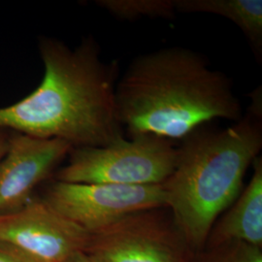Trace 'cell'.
Returning <instances> with one entry per match:
<instances>
[{
  "instance_id": "1",
  "label": "cell",
  "mask_w": 262,
  "mask_h": 262,
  "mask_svg": "<svg viewBox=\"0 0 262 262\" xmlns=\"http://www.w3.org/2000/svg\"><path fill=\"white\" fill-rule=\"evenodd\" d=\"M38 50L43 79L28 96L0 107V127L59 139L72 149L105 147L124 138L116 105L118 61H103L93 36L74 49L40 36Z\"/></svg>"
},
{
  "instance_id": "2",
  "label": "cell",
  "mask_w": 262,
  "mask_h": 262,
  "mask_svg": "<svg viewBox=\"0 0 262 262\" xmlns=\"http://www.w3.org/2000/svg\"><path fill=\"white\" fill-rule=\"evenodd\" d=\"M116 105L129 137L183 140L207 122L243 118L229 78L212 69L199 53L183 47L135 57L118 81Z\"/></svg>"
},
{
  "instance_id": "3",
  "label": "cell",
  "mask_w": 262,
  "mask_h": 262,
  "mask_svg": "<svg viewBox=\"0 0 262 262\" xmlns=\"http://www.w3.org/2000/svg\"><path fill=\"white\" fill-rule=\"evenodd\" d=\"M175 170L162 185L165 208L189 250H201L216 220L235 202L246 172L262 149L261 118L249 112L222 130L190 133Z\"/></svg>"
},
{
  "instance_id": "4",
  "label": "cell",
  "mask_w": 262,
  "mask_h": 262,
  "mask_svg": "<svg viewBox=\"0 0 262 262\" xmlns=\"http://www.w3.org/2000/svg\"><path fill=\"white\" fill-rule=\"evenodd\" d=\"M55 180L75 184L162 185L178 160L173 141L151 135L122 138L105 147L75 148Z\"/></svg>"
},
{
  "instance_id": "5",
  "label": "cell",
  "mask_w": 262,
  "mask_h": 262,
  "mask_svg": "<svg viewBox=\"0 0 262 262\" xmlns=\"http://www.w3.org/2000/svg\"><path fill=\"white\" fill-rule=\"evenodd\" d=\"M59 215L94 233L136 212L165 208L163 185L75 184L53 180L40 197Z\"/></svg>"
},
{
  "instance_id": "6",
  "label": "cell",
  "mask_w": 262,
  "mask_h": 262,
  "mask_svg": "<svg viewBox=\"0 0 262 262\" xmlns=\"http://www.w3.org/2000/svg\"><path fill=\"white\" fill-rule=\"evenodd\" d=\"M161 209L125 215L91 233L86 253L99 262H189L187 244Z\"/></svg>"
},
{
  "instance_id": "7",
  "label": "cell",
  "mask_w": 262,
  "mask_h": 262,
  "mask_svg": "<svg viewBox=\"0 0 262 262\" xmlns=\"http://www.w3.org/2000/svg\"><path fill=\"white\" fill-rule=\"evenodd\" d=\"M91 233L41 199L16 212L0 215V243L42 262H66L86 252Z\"/></svg>"
},
{
  "instance_id": "8",
  "label": "cell",
  "mask_w": 262,
  "mask_h": 262,
  "mask_svg": "<svg viewBox=\"0 0 262 262\" xmlns=\"http://www.w3.org/2000/svg\"><path fill=\"white\" fill-rule=\"evenodd\" d=\"M71 150L64 141L11 131L8 149L0 161V215L30 202L38 186L55 175Z\"/></svg>"
},
{
  "instance_id": "9",
  "label": "cell",
  "mask_w": 262,
  "mask_h": 262,
  "mask_svg": "<svg viewBox=\"0 0 262 262\" xmlns=\"http://www.w3.org/2000/svg\"><path fill=\"white\" fill-rule=\"evenodd\" d=\"M253 177L234 203L213 225L206 243L214 248L231 242L262 245V159L253 163Z\"/></svg>"
},
{
  "instance_id": "10",
  "label": "cell",
  "mask_w": 262,
  "mask_h": 262,
  "mask_svg": "<svg viewBox=\"0 0 262 262\" xmlns=\"http://www.w3.org/2000/svg\"><path fill=\"white\" fill-rule=\"evenodd\" d=\"M179 13H206L230 19L241 29L259 60L262 54L261 0H174Z\"/></svg>"
},
{
  "instance_id": "11",
  "label": "cell",
  "mask_w": 262,
  "mask_h": 262,
  "mask_svg": "<svg viewBox=\"0 0 262 262\" xmlns=\"http://www.w3.org/2000/svg\"><path fill=\"white\" fill-rule=\"evenodd\" d=\"M95 4L125 20L143 17L172 19L176 13L174 0H97Z\"/></svg>"
},
{
  "instance_id": "12",
  "label": "cell",
  "mask_w": 262,
  "mask_h": 262,
  "mask_svg": "<svg viewBox=\"0 0 262 262\" xmlns=\"http://www.w3.org/2000/svg\"><path fill=\"white\" fill-rule=\"evenodd\" d=\"M198 262H262L261 247L231 242L208 248Z\"/></svg>"
},
{
  "instance_id": "13",
  "label": "cell",
  "mask_w": 262,
  "mask_h": 262,
  "mask_svg": "<svg viewBox=\"0 0 262 262\" xmlns=\"http://www.w3.org/2000/svg\"><path fill=\"white\" fill-rule=\"evenodd\" d=\"M0 262H42L17 249L0 243Z\"/></svg>"
},
{
  "instance_id": "14",
  "label": "cell",
  "mask_w": 262,
  "mask_h": 262,
  "mask_svg": "<svg viewBox=\"0 0 262 262\" xmlns=\"http://www.w3.org/2000/svg\"><path fill=\"white\" fill-rule=\"evenodd\" d=\"M10 133H11V131L0 127V161L5 156L7 149H8Z\"/></svg>"
},
{
  "instance_id": "15",
  "label": "cell",
  "mask_w": 262,
  "mask_h": 262,
  "mask_svg": "<svg viewBox=\"0 0 262 262\" xmlns=\"http://www.w3.org/2000/svg\"><path fill=\"white\" fill-rule=\"evenodd\" d=\"M66 262H99L97 261L94 256L86 253V252H82V253H76L72 257H70L68 260Z\"/></svg>"
}]
</instances>
